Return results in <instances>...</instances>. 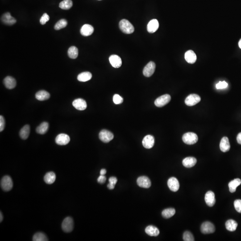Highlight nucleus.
<instances>
[{
    "instance_id": "1",
    "label": "nucleus",
    "mask_w": 241,
    "mask_h": 241,
    "mask_svg": "<svg viewBox=\"0 0 241 241\" xmlns=\"http://www.w3.org/2000/svg\"><path fill=\"white\" fill-rule=\"evenodd\" d=\"M119 26L120 30L125 34H131L134 32V27L127 20H122L119 23Z\"/></svg>"
},
{
    "instance_id": "2",
    "label": "nucleus",
    "mask_w": 241,
    "mask_h": 241,
    "mask_svg": "<svg viewBox=\"0 0 241 241\" xmlns=\"http://www.w3.org/2000/svg\"><path fill=\"white\" fill-rule=\"evenodd\" d=\"M183 141L186 144L193 145L197 142L198 140V135L193 132L184 134L182 137Z\"/></svg>"
},
{
    "instance_id": "3",
    "label": "nucleus",
    "mask_w": 241,
    "mask_h": 241,
    "mask_svg": "<svg viewBox=\"0 0 241 241\" xmlns=\"http://www.w3.org/2000/svg\"><path fill=\"white\" fill-rule=\"evenodd\" d=\"M1 185L4 191L8 192L11 190L13 187V183L11 178L8 176L3 177L1 181Z\"/></svg>"
},
{
    "instance_id": "4",
    "label": "nucleus",
    "mask_w": 241,
    "mask_h": 241,
    "mask_svg": "<svg viewBox=\"0 0 241 241\" xmlns=\"http://www.w3.org/2000/svg\"><path fill=\"white\" fill-rule=\"evenodd\" d=\"M74 228L73 220L70 217L65 218L62 224V228L63 231L69 233L73 231Z\"/></svg>"
},
{
    "instance_id": "5",
    "label": "nucleus",
    "mask_w": 241,
    "mask_h": 241,
    "mask_svg": "<svg viewBox=\"0 0 241 241\" xmlns=\"http://www.w3.org/2000/svg\"><path fill=\"white\" fill-rule=\"evenodd\" d=\"M171 100V97L168 94H165L159 97L155 101V105L158 107H162L168 104Z\"/></svg>"
},
{
    "instance_id": "6",
    "label": "nucleus",
    "mask_w": 241,
    "mask_h": 241,
    "mask_svg": "<svg viewBox=\"0 0 241 241\" xmlns=\"http://www.w3.org/2000/svg\"><path fill=\"white\" fill-rule=\"evenodd\" d=\"M99 139L105 143H108L113 139L114 135L110 131L106 129H103L99 134Z\"/></svg>"
},
{
    "instance_id": "7",
    "label": "nucleus",
    "mask_w": 241,
    "mask_h": 241,
    "mask_svg": "<svg viewBox=\"0 0 241 241\" xmlns=\"http://www.w3.org/2000/svg\"><path fill=\"white\" fill-rule=\"evenodd\" d=\"M200 100L201 98L199 95L196 94H190L185 99V104L188 106H194L198 103Z\"/></svg>"
},
{
    "instance_id": "8",
    "label": "nucleus",
    "mask_w": 241,
    "mask_h": 241,
    "mask_svg": "<svg viewBox=\"0 0 241 241\" xmlns=\"http://www.w3.org/2000/svg\"><path fill=\"white\" fill-rule=\"evenodd\" d=\"M200 230L204 234H212L215 232V226L214 225L210 222H205L201 225Z\"/></svg>"
},
{
    "instance_id": "9",
    "label": "nucleus",
    "mask_w": 241,
    "mask_h": 241,
    "mask_svg": "<svg viewBox=\"0 0 241 241\" xmlns=\"http://www.w3.org/2000/svg\"><path fill=\"white\" fill-rule=\"evenodd\" d=\"M156 65L155 63L152 61L150 62L145 67L143 70L144 75L147 77L151 76L156 70Z\"/></svg>"
},
{
    "instance_id": "10",
    "label": "nucleus",
    "mask_w": 241,
    "mask_h": 241,
    "mask_svg": "<svg viewBox=\"0 0 241 241\" xmlns=\"http://www.w3.org/2000/svg\"><path fill=\"white\" fill-rule=\"evenodd\" d=\"M70 137L65 134H61L57 135L55 139L56 144L61 146L68 144L70 142Z\"/></svg>"
},
{
    "instance_id": "11",
    "label": "nucleus",
    "mask_w": 241,
    "mask_h": 241,
    "mask_svg": "<svg viewBox=\"0 0 241 241\" xmlns=\"http://www.w3.org/2000/svg\"><path fill=\"white\" fill-rule=\"evenodd\" d=\"M137 184L140 187L148 188L151 187V181L150 179L145 176H140L137 179Z\"/></svg>"
},
{
    "instance_id": "12",
    "label": "nucleus",
    "mask_w": 241,
    "mask_h": 241,
    "mask_svg": "<svg viewBox=\"0 0 241 241\" xmlns=\"http://www.w3.org/2000/svg\"><path fill=\"white\" fill-rule=\"evenodd\" d=\"M168 185L169 189L172 192H176L180 188L179 181L175 177H171L168 181Z\"/></svg>"
},
{
    "instance_id": "13",
    "label": "nucleus",
    "mask_w": 241,
    "mask_h": 241,
    "mask_svg": "<svg viewBox=\"0 0 241 241\" xmlns=\"http://www.w3.org/2000/svg\"><path fill=\"white\" fill-rule=\"evenodd\" d=\"M142 144L145 148L151 149L154 146L155 144L154 137L151 135H146L143 139Z\"/></svg>"
},
{
    "instance_id": "14",
    "label": "nucleus",
    "mask_w": 241,
    "mask_h": 241,
    "mask_svg": "<svg viewBox=\"0 0 241 241\" xmlns=\"http://www.w3.org/2000/svg\"><path fill=\"white\" fill-rule=\"evenodd\" d=\"M2 23L7 25H13L16 23V20L11 16L9 13L7 12L3 14L1 17Z\"/></svg>"
},
{
    "instance_id": "15",
    "label": "nucleus",
    "mask_w": 241,
    "mask_h": 241,
    "mask_svg": "<svg viewBox=\"0 0 241 241\" xmlns=\"http://www.w3.org/2000/svg\"><path fill=\"white\" fill-rule=\"evenodd\" d=\"M205 200L208 205L210 207L213 206L216 202L214 193L211 191L207 192L205 195Z\"/></svg>"
},
{
    "instance_id": "16",
    "label": "nucleus",
    "mask_w": 241,
    "mask_h": 241,
    "mask_svg": "<svg viewBox=\"0 0 241 241\" xmlns=\"http://www.w3.org/2000/svg\"><path fill=\"white\" fill-rule=\"evenodd\" d=\"M73 105L76 109L79 110H84L86 109V102L81 98L75 99L73 102Z\"/></svg>"
},
{
    "instance_id": "17",
    "label": "nucleus",
    "mask_w": 241,
    "mask_h": 241,
    "mask_svg": "<svg viewBox=\"0 0 241 241\" xmlns=\"http://www.w3.org/2000/svg\"><path fill=\"white\" fill-rule=\"evenodd\" d=\"M109 61L112 66L114 68H119L122 64L121 59L116 55H111L109 58Z\"/></svg>"
},
{
    "instance_id": "18",
    "label": "nucleus",
    "mask_w": 241,
    "mask_h": 241,
    "mask_svg": "<svg viewBox=\"0 0 241 241\" xmlns=\"http://www.w3.org/2000/svg\"><path fill=\"white\" fill-rule=\"evenodd\" d=\"M159 27L158 21L156 19L151 20L149 21L147 26V30L150 33H154L156 31Z\"/></svg>"
},
{
    "instance_id": "19",
    "label": "nucleus",
    "mask_w": 241,
    "mask_h": 241,
    "mask_svg": "<svg viewBox=\"0 0 241 241\" xmlns=\"http://www.w3.org/2000/svg\"><path fill=\"white\" fill-rule=\"evenodd\" d=\"M4 84L7 89L12 90L16 86V81L14 78L11 76H7L4 80Z\"/></svg>"
},
{
    "instance_id": "20",
    "label": "nucleus",
    "mask_w": 241,
    "mask_h": 241,
    "mask_svg": "<svg viewBox=\"0 0 241 241\" xmlns=\"http://www.w3.org/2000/svg\"><path fill=\"white\" fill-rule=\"evenodd\" d=\"M184 58L186 61L190 64H193L196 61L197 57L195 52L193 50H188L185 53Z\"/></svg>"
},
{
    "instance_id": "21",
    "label": "nucleus",
    "mask_w": 241,
    "mask_h": 241,
    "mask_svg": "<svg viewBox=\"0 0 241 241\" xmlns=\"http://www.w3.org/2000/svg\"><path fill=\"white\" fill-rule=\"evenodd\" d=\"M94 32V28L90 25L85 24L80 29V33L84 36H91Z\"/></svg>"
},
{
    "instance_id": "22",
    "label": "nucleus",
    "mask_w": 241,
    "mask_h": 241,
    "mask_svg": "<svg viewBox=\"0 0 241 241\" xmlns=\"http://www.w3.org/2000/svg\"><path fill=\"white\" fill-rule=\"evenodd\" d=\"M220 150L223 152L228 151L230 148V145L227 137H224L221 139L220 144Z\"/></svg>"
},
{
    "instance_id": "23",
    "label": "nucleus",
    "mask_w": 241,
    "mask_h": 241,
    "mask_svg": "<svg viewBox=\"0 0 241 241\" xmlns=\"http://www.w3.org/2000/svg\"><path fill=\"white\" fill-rule=\"evenodd\" d=\"M197 162L195 158L193 157H188L185 158L182 161L183 165L187 168H191L194 166Z\"/></svg>"
},
{
    "instance_id": "24",
    "label": "nucleus",
    "mask_w": 241,
    "mask_h": 241,
    "mask_svg": "<svg viewBox=\"0 0 241 241\" xmlns=\"http://www.w3.org/2000/svg\"><path fill=\"white\" fill-rule=\"evenodd\" d=\"M50 97V93L45 90L39 91L36 94V98L38 101H43L48 100Z\"/></svg>"
},
{
    "instance_id": "25",
    "label": "nucleus",
    "mask_w": 241,
    "mask_h": 241,
    "mask_svg": "<svg viewBox=\"0 0 241 241\" xmlns=\"http://www.w3.org/2000/svg\"><path fill=\"white\" fill-rule=\"evenodd\" d=\"M145 232L150 236H157L159 234V230L157 227L149 225L145 229Z\"/></svg>"
},
{
    "instance_id": "26",
    "label": "nucleus",
    "mask_w": 241,
    "mask_h": 241,
    "mask_svg": "<svg viewBox=\"0 0 241 241\" xmlns=\"http://www.w3.org/2000/svg\"><path fill=\"white\" fill-rule=\"evenodd\" d=\"M241 184V180L240 179H235L229 183V188L230 192L231 193H235L236 191L237 188Z\"/></svg>"
},
{
    "instance_id": "27",
    "label": "nucleus",
    "mask_w": 241,
    "mask_h": 241,
    "mask_svg": "<svg viewBox=\"0 0 241 241\" xmlns=\"http://www.w3.org/2000/svg\"><path fill=\"white\" fill-rule=\"evenodd\" d=\"M30 133V127L29 125H26L23 127L21 129L19 132V135L23 139L25 140L28 139Z\"/></svg>"
},
{
    "instance_id": "28",
    "label": "nucleus",
    "mask_w": 241,
    "mask_h": 241,
    "mask_svg": "<svg viewBox=\"0 0 241 241\" xmlns=\"http://www.w3.org/2000/svg\"><path fill=\"white\" fill-rule=\"evenodd\" d=\"M55 180H56V175L55 173L52 171L47 173L44 177V181L49 184L54 183Z\"/></svg>"
},
{
    "instance_id": "29",
    "label": "nucleus",
    "mask_w": 241,
    "mask_h": 241,
    "mask_svg": "<svg viewBox=\"0 0 241 241\" xmlns=\"http://www.w3.org/2000/svg\"><path fill=\"white\" fill-rule=\"evenodd\" d=\"M92 75L90 72H83L77 76V80L80 82H86L91 79Z\"/></svg>"
},
{
    "instance_id": "30",
    "label": "nucleus",
    "mask_w": 241,
    "mask_h": 241,
    "mask_svg": "<svg viewBox=\"0 0 241 241\" xmlns=\"http://www.w3.org/2000/svg\"><path fill=\"white\" fill-rule=\"evenodd\" d=\"M237 226V223L232 219L228 220L225 223V227L226 229L231 232L235 231Z\"/></svg>"
},
{
    "instance_id": "31",
    "label": "nucleus",
    "mask_w": 241,
    "mask_h": 241,
    "mask_svg": "<svg viewBox=\"0 0 241 241\" xmlns=\"http://www.w3.org/2000/svg\"><path fill=\"white\" fill-rule=\"evenodd\" d=\"M49 128V124L47 122H43L41 123L36 129L37 133L40 134H45Z\"/></svg>"
},
{
    "instance_id": "32",
    "label": "nucleus",
    "mask_w": 241,
    "mask_h": 241,
    "mask_svg": "<svg viewBox=\"0 0 241 241\" xmlns=\"http://www.w3.org/2000/svg\"><path fill=\"white\" fill-rule=\"evenodd\" d=\"M68 56L71 59H76L78 55V50L76 47L72 46L68 49Z\"/></svg>"
},
{
    "instance_id": "33",
    "label": "nucleus",
    "mask_w": 241,
    "mask_h": 241,
    "mask_svg": "<svg viewBox=\"0 0 241 241\" xmlns=\"http://www.w3.org/2000/svg\"><path fill=\"white\" fill-rule=\"evenodd\" d=\"M176 210L174 208H168L163 211L162 215L165 218H169L174 216Z\"/></svg>"
},
{
    "instance_id": "34",
    "label": "nucleus",
    "mask_w": 241,
    "mask_h": 241,
    "mask_svg": "<svg viewBox=\"0 0 241 241\" xmlns=\"http://www.w3.org/2000/svg\"><path fill=\"white\" fill-rule=\"evenodd\" d=\"M73 6V1L72 0H63L61 1L59 5V7L61 9L68 10L70 9Z\"/></svg>"
},
{
    "instance_id": "35",
    "label": "nucleus",
    "mask_w": 241,
    "mask_h": 241,
    "mask_svg": "<svg viewBox=\"0 0 241 241\" xmlns=\"http://www.w3.org/2000/svg\"><path fill=\"white\" fill-rule=\"evenodd\" d=\"M48 240L46 235L42 232H38L34 235L33 237L34 241H47Z\"/></svg>"
},
{
    "instance_id": "36",
    "label": "nucleus",
    "mask_w": 241,
    "mask_h": 241,
    "mask_svg": "<svg viewBox=\"0 0 241 241\" xmlns=\"http://www.w3.org/2000/svg\"><path fill=\"white\" fill-rule=\"evenodd\" d=\"M67 24L68 23L66 20L62 19L55 24L54 28L55 30H60L66 27Z\"/></svg>"
},
{
    "instance_id": "37",
    "label": "nucleus",
    "mask_w": 241,
    "mask_h": 241,
    "mask_svg": "<svg viewBox=\"0 0 241 241\" xmlns=\"http://www.w3.org/2000/svg\"><path fill=\"white\" fill-rule=\"evenodd\" d=\"M109 183L107 185L108 188L110 190L114 189L115 184L117 181V178L116 177L112 176L110 177L109 179Z\"/></svg>"
},
{
    "instance_id": "38",
    "label": "nucleus",
    "mask_w": 241,
    "mask_h": 241,
    "mask_svg": "<svg viewBox=\"0 0 241 241\" xmlns=\"http://www.w3.org/2000/svg\"><path fill=\"white\" fill-rule=\"evenodd\" d=\"M183 240L184 241H194V238L191 232L185 231L183 235Z\"/></svg>"
},
{
    "instance_id": "39",
    "label": "nucleus",
    "mask_w": 241,
    "mask_h": 241,
    "mask_svg": "<svg viewBox=\"0 0 241 241\" xmlns=\"http://www.w3.org/2000/svg\"><path fill=\"white\" fill-rule=\"evenodd\" d=\"M113 102L115 104H121L123 102V98L118 94H115L113 97Z\"/></svg>"
},
{
    "instance_id": "40",
    "label": "nucleus",
    "mask_w": 241,
    "mask_h": 241,
    "mask_svg": "<svg viewBox=\"0 0 241 241\" xmlns=\"http://www.w3.org/2000/svg\"><path fill=\"white\" fill-rule=\"evenodd\" d=\"M228 83L225 81H219L218 83L216 85V87L218 90L225 89L228 87Z\"/></svg>"
},
{
    "instance_id": "41",
    "label": "nucleus",
    "mask_w": 241,
    "mask_h": 241,
    "mask_svg": "<svg viewBox=\"0 0 241 241\" xmlns=\"http://www.w3.org/2000/svg\"><path fill=\"white\" fill-rule=\"evenodd\" d=\"M49 16L47 13H44L41 17L40 19V23L41 24L45 25L47 22L49 20Z\"/></svg>"
},
{
    "instance_id": "42",
    "label": "nucleus",
    "mask_w": 241,
    "mask_h": 241,
    "mask_svg": "<svg viewBox=\"0 0 241 241\" xmlns=\"http://www.w3.org/2000/svg\"><path fill=\"white\" fill-rule=\"evenodd\" d=\"M235 209L237 212L241 213V200H236L234 202Z\"/></svg>"
},
{
    "instance_id": "43",
    "label": "nucleus",
    "mask_w": 241,
    "mask_h": 241,
    "mask_svg": "<svg viewBox=\"0 0 241 241\" xmlns=\"http://www.w3.org/2000/svg\"><path fill=\"white\" fill-rule=\"evenodd\" d=\"M5 118L2 115L0 116V131L2 132L5 128Z\"/></svg>"
},
{
    "instance_id": "44",
    "label": "nucleus",
    "mask_w": 241,
    "mask_h": 241,
    "mask_svg": "<svg viewBox=\"0 0 241 241\" xmlns=\"http://www.w3.org/2000/svg\"><path fill=\"white\" fill-rule=\"evenodd\" d=\"M106 180V178L105 176H103V175H100V176L98 178L97 181L98 182L101 183V184H103L105 183Z\"/></svg>"
},
{
    "instance_id": "45",
    "label": "nucleus",
    "mask_w": 241,
    "mask_h": 241,
    "mask_svg": "<svg viewBox=\"0 0 241 241\" xmlns=\"http://www.w3.org/2000/svg\"><path fill=\"white\" fill-rule=\"evenodd\" d=\"M237 143L241 145V132L239 133L237 135Z\"/></svg>"
},
{
    "instance_id": "46",
    "label": "nucleus",
    "mask_w": 241,
    "mask_h": 241,
    "mask_svg": "<svg viewBox=\"0 0 241 241\" xmlns=\"http://www.w3.org/2000/svg\"><path fill=\"white\" fill-rule=\"evenodd\" d=\"M106 173V170L105 169H102L100 171V175L104 176Z\"/></svg>"
},
{
    "instance_id": "47",
    "label": "nucleus",
    "mask_w": 241,
    "mask_h": 241,
    "mask_svg": "<svg viewBox=\"0 0 241 241\" xmlns=\"http://www.w3.org/2000/svg\"><path fill=\"white\" fill-rule=\"evenodd\" d=\"M3 215H2V213H1V214H0V222H1V223L2 220H3Z\"/></svg>"
},
{
    "instance_id": "48",
    "label": "nucleus",
    "mask_w": 241,
    "mask_h": 241,
    "mask_svg": "<svg viewBox=\"0 0 241 241\" xmlns=\"http://www.w3.org/2000/svg\"><path fill=\"white\" fill-rule=\"evenodd\" d=\"M238 46H239V48L241 49V39H240L239 43H238Z\"/></svg>"
},
{
    "instance_id": "49",
    "label": "nucleus",
    "mask_w": 241,
    "mask_h": 241,
    "mask_svg": "<svg viewBox=\"0 0 241 241\" xmlns=\"http://www.w3.org/2000/svg\"><path fill=\"white\" fill-rule=\"evenodd\" d=\"M99 1H101V0H99Z\"/></svg>"
}]
</instances>
